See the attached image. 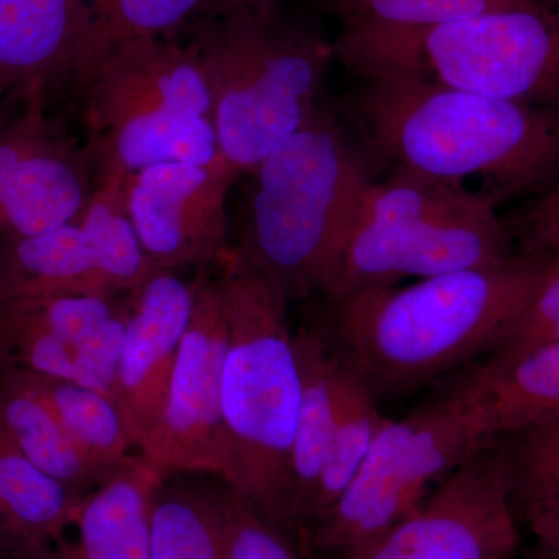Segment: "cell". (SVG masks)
I'll return each instance as SVG.
<instances>
[{
	"label": "cell",
	"mask_w": 559,
	"mask_h": 559,
	"mask_svg": "<svg viewBox=\"0 0 559 559\" xmlns=\"http://www.w3.org/2000/svg\"><path fill=\"white\" fill-rule=\"evenodd\" d=\"M550 253L377 286L330 305L326 333L378 401L403 399L487 358L549 271Z\"/></svg>",
	"instance_id": "1"
},
{
	"label": "cell",
	"mask_w": 559,
	"mask_h": 559,
	"mask_svg": "<svg viewBox=\"0 0 559 559\" xmlns=\"http://www.w3.org/2000/svg\"><path fill=\"white\" fill-rule=\"evenodd\" d=\"M349 110L396 168L465 183L492 201L558 186L559 112L441 86L400 73H367Z\"/></svg>",
	"instance_id": "2"
},
{
	"label": "cell",
	"mask_w": 559,
	"mask_h": 559,
	"mask_svg": "<svg viewBox=\"0 0 559 559\" xmlns=\"http://www.w3.org/2000/svg\"><path fill=\"white\" fill-rule=\"evenodd\" d=\"M218 266L229 336L221 395L229 468L221 484L288 538L290 454L301 401L289 297L241 245L227 250Z\"/></svg>",
	"instance_id": "3"
},
{
	"label": "cell",
	"mask_w": 559,
	"mask_h": 559,
	"mask_svg": "<svg viewBox=\"0 0 559 559\" xmlns=\"http://www.w3.org/2000/svg\"><path fill=\"white\" fill-rule=\"evenodd\" d=\"M219 153L255 171L323 112L334 46L278 9L238 10L194 22Z\"/></svg>",
	"instance_id": "4"
},
{
	"label": "cell",
	"mask_w": 559,
	"mask_h": 559,
	"mask_svg": "<svg viewBox=\"0 0 559 559\" xmlns=\"http://www.w3.org/2000/svg\"><path fill=\"white\" fill-rule=\"evenodd\" d=\"M253 175L242 249L289 299L325 300L371 182L366 160L323 110Z\"/></svg>",
	"instance_id": "5"
},
{
	"label": "cell",
	"mask_w": 559,
	"mask_h": 559,
	"mask_svg": "<svg viewBox=\"0 0 559 559\" xmlns=\"http://www.w3.org/2000/svg\"><path fill=\"white\" fill-rule=\"evenodd\" d=\"M355 75L400 73L559 112V3L502 7L428 28H342Z\"/></svg>",
	"instance_id": "6"
},
{
	"label": "cell",
	"mask_w": 559,
	"mask_h": 559,
	"mask_svg": "<svg viewBox=\"0 0 559 559\" xmlns=\"http://www.w3.org/2000/svg\"><path fill=\"white\" fill-rule=\"evenodd\" d=\"M411 412L384 419L341 498L305 535L320 559H353L406 520L439 485L498 437L466 369Z\"/></svg>",
	"instance_id": "7"
},
{
	"label": "cell",
	"mask_w": 559,
	"mask_h": 559,
	"mask_svg": "<svg viewBox=\"0 0 559 559\" xmlns=\"http://www.w3.org/2000/svg\"><path fill=\"white\" fill-rule=\"evenodd\" d=\"M514 253L513 235L484 191L396 168L367 187L325 301L488 266Z\"/></svg>",
	"instance_id": "8"
},
{
	"label": "cell",
	"mask_w": 559,
	"mask_h": 559,
	"mask_svg": "<svg viewBox=\"0 0 559 559\" xmlns=\"http://www.w3.org/2000/svg\"><path fill=\"white\" fill-rule=\"evenodd\" d=\"M103 176L159 162L223 159L200 53L173 39H143L110 55L86 81Z\"/></svg>",
	"instance_id": "9"
},
{
	"label": "cell",
	"mask_w": 559,
	"mask_h": 559,
	"mask_svg": "<svg viewBox=\"0 0 559 559\" xmlns=\"http://www.w3.org/2000/svg\"><path fill=\"white\" fill-rule=\"evenodd\" d=\"M518 513L513 459L507 440L498 439L353 559H516Z\"/></svg>",
	"instance_id": "10"
},
{
	"label": "cell",
	"mask_w": 559,
	"mask_h": 559,
	"mask_svg": "<svg viewBox=\"0 0 559 559\" xmlns=\"http://www.w3.org/2000/svg\"><path fill=\"white\" fill-rule=\"evenodd\" d=\"M193 311L173 369L159 428L142 455L162 473L204 474L219 481L229 468L221 395L227 320L218 274L201 267Z\"/></svg>",
	"instance_id": "11"
},
{
	"label": "cell",
	"mask_w": 559,
	"mask_h": 559,
	"mask_svg": "<svg viewBox=\"0 0 559 559\" xmlns=\"http://www.w3.org/2000/svg\"><path fill=\"white\" fill-rule=\"evenodd\" d=\"M238 171L212 165L159 162L127 178L128 212L156 270L218 263L227 250V193Z\"/></svg>",
	"instance_id": "12"
},
{
	"label": "cell",
	"mask_w": 559,
	"mask_h": 559,
	"mask_svg": "<svg viewBox=\"0 0 559 559\" xmlns=\"http://www.w3.org/2000/svg\"><path fill=\"white\" fill-rule=\"evenodd\" d=\"M24 109L0 121V234L33 237L76 223L92 189L72 142L44 114V86L25 87Z\"/></svg>",
	"instance_id": "13"
},
{
	"label": "cell",
	"mask_w": 559,
	"mask_h": 559,
	"mask_svg": "<svg viewBox=\"0 0 559 559\" xmlns=\"http://www.w3.org/2000/svg\"><path fill=\"white\" fill-rule=\"evenodd\" d=\"M193 300V282H186L176 271L156 270L128 294L116 403L140 454L164 417Z\"/></svg>",
	"instance_id": "14"
},
{
	"label": "cell",
	"mask_w": 559,
	"mask_h": 559,
	"mask_svg": "<svg viewBox=\"0 0 559 559\" xmlns=\"http://www.w3.org/2000/svg\"><path fill=\"white\" fill-rule=\"evenodd\" d=\"M164 476L140 454L83 499L72 535L31 559H148L151 496Z\"/></svg>",
	"instance_id": "15"
},
{
	"label": "cell",
	"mask_w": 559,
	"mask_h": 559,
	"mask_svg": "<svg viewBox=\"0 0 559 559\" xmlns=\"http://www.w3.org/2000/svg\"><path fill=\"white\" fill-rule=\"evenodd\" d=\"M301 401L290 454L289 535L301 539L329 457L337 419L341 356L326 330L304 326L296 333Z\"/></svg>",
	"instance_id": "16"
},
{
	"label": "cell",
	"mask_w": 559,
	"mask_h": 559,
	"mask_svg": "<svg viewBox=\"0 0 559 559\" xmlns=\"http://www.w3.org/2000/svg\"><path fill=\"white\" fill-rule=\"evenodd\" d=\"M90 0H0V91L70 76Z\"/></svg>",
	"instance_id": "17"
},
{
	"label": "cell",
	"mask_w": 559,
	"mask_h": 559,
	"mask_svg": "<svg viewBox=\"0 0 559 559\" xmlns=\"http://www.w3.org/2000/svg\"><path fill=\"white\" fill-rule=\"evenodd\" d=\"M466 373L498 439L559 426V342L489 355Z\"/></svg>",
	"instance_id": "18"
},
{
	"label": "cell",
	"mask_w": 559,
	"mask_h": 559,
	"mask_svg": "<svg viewBox=\"0 0 559 559\" xmlns=\"http://www.w3.org/2000/svg\"><path fill=\"white\" fill-rule=\"evenodd\" d=\"M51 296H117L79 221L0 242V304Z\"/></svg>",
	"instance_id": "19"
},
{
	"label": "cell",
	"mask_w": 559,
	"mask_h": 559,
	"mask_svg": "<svg viewBox=\"0 0 559 559\" xmlns=\"http://www.w3.org/2000/svg\"><path fill=\"white\" fill-rule=\"evenodd\" d=\"M204 474L162 477L150 502L148 559H229L224 485Z\"/></svg>",
	"instance_id": "20"
},
{
	"label": "cell",
	"mask_w": 559,
	"mask_h": 559,
	"mask_svg": "<svg viewBox=\"0 0 559 559\" xmlns=\"http://www.w3.org/2000/svg\"><path fill=\"white\" fill-rule=\"evenodd\" d=\"M0 374L43 401L70 440L97 468L114 476L139 457L123 415L109 396L28 370L0 369Z\"/></svg>",
	"instance_id": "21"
},
{
	"label": "cell",
	"mask_w": 559,
	"mask_h": 559,
	"mask_svg": "<svg viewBox=\"0 0 559 559\" xmlns=\"http://www.w3.org/2000/svg\"><path fill=\"white\" fill-rule=\"evenodd\" d=\"M86 496L36 468L0 429V520L20 540L24 559L69 532Z\"/></svg>",
	"instance_id": "22"
},
{
	"label": "cell",
	"mask_w": 559,
	"mask_h": 559,
	"mask_svg": "<svg viewBox=\"0 0 559 559\" xmlns=\"http://www.w3.org/2000/svg\"><path fill=\"white\" fill-rule=\"evenodd\" d=\"M0 429L36 468L76 495H90L112 477L84 457L43 401L3 374Z\"/></svg>",
	"instance_id": "23"
},
{
	"label": "cell",
	"mask_w": 559,
	"mask_h": 559,
	"mask_svg": "<svg viewBox=\"0 0 559 559\" xmlns=\"http://www.w3.org/2000/svg\"><path fill=\"white\" fill-rule=\"evenodd\" d=\"M204 0H90L86 36L69 79L86 84L103 62L128 44L171 39L200 17Z\"/></svg>",
	"instance_id": "24"
},
{
	"label": "cell",
	"mask_w": 559,
	"mask_h": 559,
	"mask_svg": "<svg viewBox=\"0 0 559 559\" xmlns=\"http://www.w3.org/2000/svg\"><path fill=\"white\" fill-rule=\"evenodd\" d=\"M337 349V348H336ZM341 356V353H340ZM337 419L305 535L348 487L380 432L384 417L377 396L341 356Z\"/></svg>",
	"instance_id": "25"
},
{
	"label": "cell",
	"mask_w": 559,
	"mask_h": 559,
	"mask_svg": "<svg viewBox=\"0 0 559 559\" xmlns=\"http://www.w3.org/2000/svg\"><path fill=\"white\" fill-rule=\"evenodd\" d=\"M79 223L90 237L103 278L117 296L138 289L156 271L128 212L123 176H102Z\"/></svg>",
	"instance_id": "26"
},
{
	"label": "cell",
	"mask_w": 559,
	"mask_h": 559,
	"mask_svg": "<svg viewBox=\"0 0 559 559\" xmlns=\"http://www.w3.org/2000/svg\"><path fill=\"white\" fill-rule=\"evenodd\" d=\"M342 28H428L485 11L549 0H320Z\"/></svg>",
	"instance_id": "27"
},
{
	"label": "cell",
	"mask_w": 559,
	"mask_h": 559,
	"mask_svg": "<svg viewBox=\"0 0 559 559\" xmlns=\"http://www.w3.org/2000/svg\"><path fill=\"white\" fill-rule=\"evenodd\" d=\"M229 559H296L289 539L224 487Z\"/></svg>",
	"instance_id": "28"
},
{
	"label": "cell",
	"mask_w": 559,
	"mask_h": 559,
	"mask_svg": "<svg viewBox=\"0 0 559 559\" xmlns=\"http://www.w3.org/2000/svg\"><path fill=\"white\" fill-rule=\"evenodd\" d=\"M516 506L533 500H559V450L532 436L511 437Z\"/></svg>",
	"instance_id": "29"
},
{
	"label": "cell",
	"mask_w": 559,
	"mask_h": 559,
	"mask_svg": "<svg viewBox=\"0 0 559 559\" xmlns=\"http://www.w3.org/2000/svg\"><path fill=\"white\" fill-rule=\"evenodd\" d=\"M559 325V253L551 255L549 271L513 329L489 355L516 352L538 344ZM488 355V356H489Z\"/></svg>",
	"instance_id": "30"
},
{
	"label": "cell",
	"mask_w": 559,
	"mask_h": 559,
	"mask_svg": "<svg viewBox=\"0 0 559 559\" xmlns=\"http://www.w3.org/2000/svg\"><path fill=\"white\" fill-rule=\"evenodd\" d=\"M507 226L524 242V252L559 253V183L536 194L518 213L516 223Z\"/></svg>",
	"instance_id": "31"
},
{
	"label": "cell",
	"mask_w": 559,
	"mask_h": 559,
	"mask_svg": "<svg viewBox=\"0 0 559 559\" xmlns=\"http://www.w3.org/2000/svg\"><path fill=\"white\" fill-rule=\"evenodd\" d=\"M536 543L559 550V500H533L518 506Z\"/></svg>",
	"instance_id": "32"
},
{
	"label": "cell",
	"mask_w": 559,
	"mask_h": 559,
	"mask_svg": "<svg viewBox=\"0 0 559 559\" xmlns=\"http://www.w3.org/2000/svg\"><path fill=\"white\" fill-rule=\"evenodd\" d=\"M282 0H204L198 20L221 16L238 10L278 9Z\"/></svg>",
	"instance_id": "33"
},
{
	"label": "cell",
	"mask_w": 559,
	"mask_h": 559,
	"mask_svg": "<svg viewBox=\"0 0 559 559\" xmlns=\"http://www.w3.org/2000/svg\"><path fill=\"white\" fill-rule=\"evenodd\" d=\"M0 554L7 555L11 559H24V550H22L20 540L3 524L2 520H0Z\"/></svg>",
	"instance_id": "34"
},
{
	"label": "cell",
	"mask_w": 559,
	"mask_h": 559,
	"mask_svg": "<svg viewBox=\"0 0 559 559\" xmlns=\"http://www.w3.org/2000/svg\"><path fill=\"white\" fill-rule=\"evenodd\" d=\"M521 559H559V550L536 543Z\"/></svg>",
	"instance_id": "35"
},
{
	"label": "cell",
	"mask_w": 559,
	"mask_h": 559,
	"mask_svg": "<svg viewBox=\"0 0 559 559\" xmlns=\"http://www.w3.org/2000/svg\"><path fill=\"white\" fill-rule=\"evenodd\" d=\"M527 436L535 437V439L543 441V443L550 444V447L558 448L559 450V426L557 428L536 430V432H530Z\"/></svg>",
	"instance_id": "36"
},
{
	"label": "cell",
	"mask_w": 559,
	"mask_h": 559,
	"mask_svg": "<svg viewBox=\"0 0 559 559\" xmlns=\"http://www.w3.org/2000/svg\"><path fill=\"white\" fill-rule=\"evenodd\" d=\"M546 342H559V325L555 326L554 330H550L549 333H547L546 336H544L543 340L538 342V344H546Z\"/></svg>",
	"instance_id": "37"
},
{
	"label": "cell",
	"mask_w": 559,
	"mask_h": 559,
	"mask_svg": "<svg viewBox=\"0 0 559 559\" xmlns=\"http://www.w3.org/2000/svg\"><path fill=\"white\" fill-rule=\"evenodd\" d=\"M0 559H11V558L7 557V555L0 554Z\"/></svg>",
	"instance_id": "38"
},
{
	"label": "cell",
	"mask_w": 559,
	"mask_h": 559,
	"mask_svg": "<svg viewBox=\"0 0 559 559\" xmlns=\"http://www.w3.org/2000/svg\"><path fill=\"white\" fill-rule=\"evenodd\" d=\"M549 2L559 3V0H549Z\"/></svg>",
	"instance_id": "39"
},
{
	"label": "cell",
	"mask_w": 559,
	"mask_h": 559,
	"mask_svg": "<svg viewBox=\"0 0 559 559\" xmlns=\"http://www.w3.org/2000/svg\"><path fill=\"white\" fill-rule=\"evenodd\" d=\"M0 92H2V91H0Z\"/></svg>",
	"instance_id": "40"
}]
</instances>
